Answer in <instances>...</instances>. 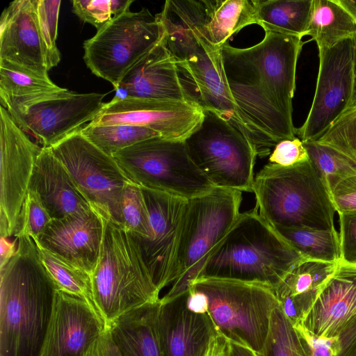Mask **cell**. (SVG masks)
<instances>
[{
  "label": "cell",
  "instance_id": "836d02e7",
  "mask_svg": "<svg viewBox=\"0 0 356 356\" xmlns=\"http://www.w3.org/2000/svg\"><path fill=\"white\" fill-rule=\"evenodd\" d=\"M302 142L310 163L325 183L330 193L339 181L356 175V163L343 154L316 140Z\"/></svg>",
  "mask_w": 356,
  "mask_h": 356
},
{
  "label": "cell",
  "instance_id": "ab89813d",
  "mask_svg": "<svg viewBox=\"0 0 356 356\" xmlns=\"http://www.w3.org/2000/svg\"><path fill=\"white\" fill-rule=\"evenodd\" d=\"M52 218L38 196L29 191L20 211L13 236H29L37 239L51 222Z\"/></svg>",
  "mask_w": 356,
  "mask_h": 356
},
{
  "label": "cell",
  "instance_id": "9c48e42d",
  "mask_svg": "<svg viewBox=\"0 0 356 356\" xmlns=\"http://www.w3.org/2000/svg\"><path fill=\"white\" fill-rule=\"evenodd\" d=\"M203 113L184 140L192 161L214 186L252 193L256 147L227 120L209 111Z\"/></svg>",
  "mask_w": 356,
  "mask_h": 356
},
{
  "label": "cell",
  "instance_id": "5b68a950",
  "mask_svg": "<svg viewBox=\"0 0 356 356\" xmlns=\"http://www.w3.org/2000/svg\"><path fill=\"white\" fill-rule=\"evenodd\" d=\"M255 208L273 227L334 230L330 191L309 160L291 167L267 163L255 174Z\"/></svg>",
  "mask_w": 356,
  "mask_h": 356
},
{
  "label": "cell",
  "instance_id": "5bb4252c",
  "mask_svg": "<svg viewBox=\"0 0 356 356\" xmlns=\"http://www.w3.org/2000/svg\"><path fill=\"white\" fill-rule=\"evenodd\" d=\"M319 66L311 108L296 129L302 141L318 140L349 108L353 90L352 38L318 49Z\"/></svg>",
  "mask_w": 356,
  "mask_h": 356
},
{
  "label": "cell",
  "instance_id": "6da1fadb",
  "mask_svg": "<svg viewBox=\"0 0 356 356\" xmlns=\"http://www.w3.org/2000/svg\"><path fill=\"white\" fill-rule=\"evenodd\" d=\"M301 38L265 32L248 48H221L227 86L259 156L277 143L296 137L292 100Z\"/></svg>",
  "mask_w": 356,
  "mask_h": 356
},
{
  "label": "cell",
  "instance_id": "ac0fdd59",
  "mask_svg": "<svg viewBox=\"0 0 356 356\" xmlns=\"http://www.w3.org/2000/svg\"><path fill=\"white\" fill-rule=\"evenodd\" d=\"M105 330L94 305L58 290L40 356H86Z\"/></svg>",
  "mask_w": 356,
  "mask_h": 356
},
{
  "label": "cell",
  "instance_id": "4dcf8cb0",
  "mask_svg": "<svg viewBox=\"0 0 356 356\" xmlns=\"http://www.w3.org/2000/svg\"><path fill=\"white\" fill-rule=\"evenodd\" d=\"M63 88L48 74L0 60V100L51 93Z\"/></svg>",
  "mask_w": 356,
  "mask_h": 356
},
{
  "label": "cell",
  "instance_id": "9a60e30c",
  "mask_svg": "<svg viewBox=\"0 0 356 356\" xmlns=\"http://www.w3.org/2000/svg\"><path fill=\"white\" fill-rule=\"evenodd\" d=\"M42 147L32 141L0 106V235L14 234Z\"/></svg>",
  "mask_w": 356,
  "mask_h": 356
},
{
  "label": "cell",
  "instance_id": "8fae6325",
  "mask_svg": "<svg viewBox=\"0 0 356 356\" xmlns=\"http://www.w3.org/2000/svg\"><path fill=\"white\" fill-rule=\"evenodd\" d=\"M158 17L143 8L128 10L112 19L83 42V60L91 72L114 89L130 70L163 38Z\"/></svg>",
  "mask_w": 356,
  "mask_h": 356
},
{
  "label": "cell",
  "instance_id": "7c38bea8",
  "mask_svg": "<svg viewBox=\"0 0 356 356\" xmlns=\"http://www.w3.org/2000/svg\"><path fill=\"white\" fill-rule=\"evenodd\" d=\"M105 95L63 88L0 102L22 130L42 147H51L90 123L104 106Z\"/></svg>",
  "mask_w": 356,
  "mask_h": 356
},
{
  "label": "cell",
  "instance_id": "816d5d0a",
  "mask_svg": "<svg viewBox=\"0 0 356 356\" xmlns=\"http://www.w3.org/2000/svg\"><path fill=\"white\" fill-rule=\"evenodd\" d=\"M356 21V0H337Z\"/></svg>",
  "mask_w": 356,
  "mask_h": 356
},
{
  "label": "cell",
  "instance_id": "e575fe53",
  "mask_svg": "<svg viewBox=\"0 0 356 356\" xmlns=\"http://www.w3.org/2000/svg\"><path fill=\"white\" fill-rule=\"evenodd\" d=\"M258 355L309 356L298 332L280 305L271 314L266 341Z\"/></svg>",
  "mask_w": 356,
  "mask_h": 356
},
{
  "label": "cell",
  "instance_id": "d4e9b609",
  "mask_svg": "<svg viewBox=\"0 0 356 356\" xmlns=\"http://www.w3.org/2000/svg\"><path fill=\"white\" fill-rule=\"evenodd\" d=\"M337 265L304 259L274 289L281 309L293 325L312 307Z\"/></svg>",
  "mask_w": 356,
  "mask_h": 356
},
{
  "label": "cell",
  "instance_id": "f907efd6",
  "mask_svg": "<svg viewBox=\"0 0 356 356\" xmlns=\"http://www.w3.org/2000/svg\"><path fill=\"white\" fill-rule=\"evenodd\" d=\"M353 90L349 108L356 106V34L353 37Z\"/></svg>",
  "mask_w": 356,
  "mask_h": 356
},
{
  "label": "cell",
  "instance_id": "f5cc1de1",
  "mask_svg": "<svg viewBox=\"0 0 356 356\" xmlns=\"http://www.w3.org/2000/svg\"><path fill=\"white\" fill-rule=\"evenodd\" d=\"M355 356H356V354H355Z\"/></svg>",
  "mask_w": 356,
  "mask_h": 356
},
{
  "label": "cell",
  "instance_id": "3957f363",
  "mask_svg": "<svg viewBox=\"0 0 356 356\" xmlns=\"http://www.w3.org/2000/svg\"><path fill=\"white\" fill-rule=\"evenodd\" d=\"M15 238L16 253L0 268V356H40L58 289L33 239Z\"/></svg>",
  "mask_w": 356,
  "mask_h": 356
},
{
  "label": "cell",
  "instance_id": "b9f144b4",
  "mask_svg": "<svg viewBox=\"0 0 356 356\" xmlns=\"http://www.w3.org/2000/svg\"><path fill=\"white\" fill-rule=\"evenodd\" d=\"M341 261L356 265V211L339 214Z\"/></svg>",
  "mask_w": 356,
  "mask_h": 356
},
{
  "label": "cell",
  "instance_id": "1f68e13d",
  "mask_svg": "<svg viewBox=\"0 0 356 356\" xmlns=\"http://www.w3.org/2000/svg\"><path fill=\"white\" fill-rule=\"evenodd\" d=\"M80 131L96 147L112 156L142 140L161 136L148 128L127 124L93 126L88 124L80 129Z\"/></svg>",
  "mask_w": 356,
  "mask_h": 356
},
{
  "label": "cell",
  "instance_id": "74e56055",
  "mask_svg": "<svg viewBox=\"0 0 356 356\" xmlns=\"http://www.w3.org/2000/svg\"><path fill=\"white\" fill-rule=\"evenodd\" d=\"M38 27L45 47L49 70L60 60L56 45L58 22L61 1L59 0H34Z\"/></svg>",
  "mask_w": 356,
  "mask_h": 356
},
{
  "label": "cell",
  "instance_id": "f6af8a7d",
  "mask_svg": "<svg viewBox=\"0 0 356 356\" xmlns=\"http://www.w3.org/2000/svg\"><path fill=\"white\" fill-rule=\"evenodd\" d=\"M86 356H124L114 342L110 330H106L89 348Z\"/></svg>",
  "mask_w": 356,
  "mask_h": 356
},
{
  "label": "cell",
  "instance_id": "f546056e",
  "mask_svg": "<svg viewBox=\"0 0 356 356\" xmlns=\"http://www.w3.org/2000/svg\"><path fill=\"white\" fill-rule=\"evenodd\" d=\"M273 228L304 259L336 264L341 261L340 240L336 229Z\"/></svg>",
  "mask_w": 356,
  "mask_h": 356
},
{
  "label": "cell",
  "instance_id": "2e32d148",
  "mask_svg": "<svg viewBox=\"0 0 356 356\" xmlns=\"http://www.w3.org/2000/svg\"><path fill=\"white\" fill-rule=\"evenodd\" d=\"M203 116V110L190 102L114 97L88 124L143 127L163 138L184 140L200 125Z\"/></svg>",
  "mask_w": 356,
  "mask_h": 356
},
{
  "label": "cell",
  "instance_id": "ffe728a7",
  "mask_svg": "<svg viewBox=\"0 0 356 356\" xmlns=\"http://www.w3.org/2000/svg\"><path fill=\"white\" fill-rule=\"evenodd\" d=\"M356 320V265L340 261L314 303L296 324L317 337L332 338Z\"/></svg>",
  "mask_w": 356,
  "mask_h": 356
},
{
  "label": "cell",
  "instance_id": "8992f818",
  "mask_svg": "<svg viewBox=\"0 0 356 356\" xmlns=\"http://www.w3.org/2000/svg\"><path fill=\"white\" fill-rule=\"evenodd\" d=\"M92 300L106 327L122 315L160 300L139 248L122 226L105 220L97 265L90 275Z\"/></svg>",
  "mask_w": 356,
  "mask_h": 356
},
{
  "label": "cell",
  "instance_id": "f35d334b",
  "mask_svg": "<svg viewBox=\"0 0 356 356\" xmlns=\"http://www.w3.org/2000/svg\"><path fill=\"white\" fill-rule=\"evenodd\" d=\"M133 0H73V12L97 31L112 19L129 10Z\"/></svg>",
  "mask_w": 356,
  "mask_h": 356
},
{
  "label": "cell",
  "instance_id": "d590c367",
  "mask_svg": "<svg viewBox=\"0 0 356 356\" xmlns=\"http://www.w3.org/2000/svg\"><path fill=\"white\" fill-rule=\"evenodd\" d=\"M122 226L131 235L147 238L150 235L149 216L142 188L129 181L121 198Z\"/></svg>",
  "mask_w": 356,
  "mask_h": 356
},
{
  "label": "cell",
  "instance_id": "277c9868",
  "mask_svg": "<svg viewBox=\"0 0 356 356\" xmlns=\"http://www.w3.org/2000/svg\"><path fill=\"white\" fill-rule=\"evenodd\" d=\"M302 259L254 207L240 213L198 277L257 282L275 289Z\"/></svg>",
  "mask_w": 356,
  "mask_h": 356
},
{
  "label": "cell",
  "instance_id": "603a6c76",
  "mask_svg": "<svg viewBox=\"0 0 356 356\" xmlns=\"http://www.w3.org/2000/svg\"><path fill=\"white\" fill-rule=\"evenodd\" d=\"M115 90L114 97L122 99L131 97L189 102L179 82L175 62L166 46L164 35L130 69Z\"/></svg>",
  "mask_w": 356,
  "mask_h": 356
},
{
  "label": "cell",
  "instance_id": "ee69618b",
  "mask_svg": "<svg viewBox=\"0 0 356 356\" xmlns=\"http://www.w3.org/2000/svg\"><path fill=\"white\" fill-rule=\"evenodd\" d=\"M301 337L309 356H336L337 337H317L308 332L299 324L293 325Z\"/></svg>",
  "mask_w": 356,
  "mask_h": 356
},
{
  "label": "cell",
  "instance_id": "484cf974",
  "mask_svg": "<svg viewBox=\"0 0 356 356\" xmlns=\"http://www.w3.org/2000/svg\"><path fill=\"white\" fill-rule=\"evenodd\" d=\"M159 307L160 300L145 305L107 327L124 356H163L158 329Z\"/></svg>",
  "mask_w": 356,
  "mask_h": 356
},
{
  "label": "cell",
  "instance_id": "d6986e66",
  "mask_svg": "<svg viewBox=\"0 0 356 356\" xmlns=\"http://www.w3.org/2000/svg\"><path fill=\"white\" fill-rule=\"evenodd\" d=\"M105 220L92 207L52 220L35 240L36 245L87 272L99 256Z\"/></svg>",
  "mask_w": 356,
  "mask_h": 356
},
{
  "label": "cell",
  "instance_id": "bcb514c9",
  "mask_svg": "<svg viewBox=\"0 0 356 356\" xmlns=\"http://www.w3.org/2000/svg\"><path fill=\"white\" fill-rule=\"evenodd\" d=\"M187 307L190 311L196 314L208 313L209 303L207 296L201 291L189 286Z\"/></svg>",
  "mask_w": 356,
  "mask_h": 356
},
{
  "label": "cell",
  "instance_id": "681fc988",
  "mask_svg": "<svg viewBox=\"0 0 356 356\" xmlns=\"http://www.w3.org/2000/svg\"><path fill=\"white\" fill-rule=\"evenodd\" d=\"M229 356H259L258 354L243 346L230 342Z\"/></svg>",
  "mask_w": 356,
  "mask_h": 356
},
{
  "label": "cell",
  "instance_id": "52a82bcc",
  "mask_svg": "<svg viewBox=\"0 0 356 356\" xmlns=\"http://www.w3.org/2000/svg\"><path fill=\"white\" fill-rule=\"evenodd\" d=\"M243 192L215 187L188 200L168 292L160 299L166 303L186 292L197 278L211 253L240 214Z\"/></svg>",
  "mask_w": 356,
  "mask_h": 356
},
{
  "label": "cell",
  "instance_id": "44dd1931",
  "mask_svg": "<svg viewBox=\"0 0 356 356\" xmlns=\"http://www.w3.org/2000/svg\"><path fill=\"white\" fill-rule=\"evenodd\" d=\"M0 22V60L48 74L34 0L12 1L2 12Z\"/></svg>",
  "mask_w": 356,
  "mask_h": 356
},
{
  "label": "cell",
  "instance_id": "7402d4cb",
  "mask_svg": "<svg viewBox=\"0 0 356 356\" xmlns=\"http://www.w3.org/2000/svg\"><path fill=\"white\" fill-rule=\"evenodd\" d=\"M187 297L188 290L160 303L158 329L163 356H204L216 331L208 313L188 309Z\"/></svg>",
  "mask_w": 356,
  "mask_h": 356
},
{
  "label": "cell",
  "instance_id": "7bdbcfd3",
  "mask_svg": "<svg viewBox=\"0 0 356 356\" xmlns=\"http://www.w3.org/2000/svg\"><path fill=\"white\" fill-rule=\"evenodd\" d=\"M330 195L339 214L356 211V175L339 181L330 191Z\"/></svg>",
  "mask_w": 356,
  "mask_h": 356
},
{
  "label": "cell",
  "instance_id": "c3c4849f",
  "mask_svg": "<svg viewBox=\"0 0 356 356\" xmlns=\"http://www.w3.org/2000/svg\"><path fill=\"white\" fill-rule=\"evenodd\" d=\"M0 245V268H1L16 253L17 250V239L15 238L11 242L8 238L1 237Z\"/></svg>",
  "mask_w": 356,
  "mask_h": 356
},
{
  "label": "cell",
  "instance_id": "f1b7e54d",
  "mask_svg": "<svg viewBox=\"0 0 356 356\" xmlns=\"http://www.w3.org/2000/svg\"><path fill=\"white\" fill-rule=\"evenodd\" d=\"M210 40L221 49L233 35L255 24L253 0H206Z\"/></svg>",
  "mask_w": 356,
  "mask_h": 356
},
{
  "label": "cell",
  "instance_id": "4316f807",
  "mask_svg": "<svg viewBox=\"0 0 356 356\" xmlns=\"http://www.w3.org/2000/svg\"><path fill=\"white\" fill-rule=\"evenodd\" d=\"M313 0H253L255 24L265 32L307 35Z\"/></svg>",
  "mask_w": 356,
  "mask_h": 356
},
{
  "label": "cell",
  "instance_id": "60d3db41",
  "mask_svg": "<svg viewBox=\"0 0 356 356\" xmlns=\"http://www.w3.org/2000/svg\"><path fill=\"white\" fill-rule=\"evenodd\" d=\"M309 160L303 142L298 137H295L277 143L269 156L268 163L282 167H291Z\"/></svg>",
  "mask_w": 356,
  "mask_h": 356
},
{
  "label": "cell",
  "instance_id": "8d00e7d4",
  "mask_svg": "<svg viewBox=\"0 0 356 356\" xmlns=\"http://www.w3.org/2000/svg\"><path fill=\"white\" fill-rule=\"evenodd\" d=\"M316 141L356 163V106L348 108Z\"/></svg>",
  "mask_w": 356,
  "mask_h": 356
},
{
  "label": "cell",
  "instance_id": "d6a6232c",
  "mask_svg": "<svg viewBox=\"0 0 356 356\" xmlns=\"http://www.w3.org/2000/svg\"><path fill=\"white\" fill-rule=\"evenodd\" d=\"M36 246L40 259L58 289L94 305L90 275L44 248Z\"/></svg>",
  "mask_w": 356,
  "mask_h": 356
},
{
  "label": "cell",
  "instance_id": "30bf717a",
  "mask_svg": "<svg viewBox=\"0 0 356 356\" xmlns=\"http://www.w3.org/2000/svg\"><path fill=\"white\" fill-rule=\"evenodd\" d=\"M113 157L127 178L143 188L190 200L216 187L192 161L184 140L154 137Z\"/></svg>",
  "mask_w": 356,
  "mask_h": 356
},
{
  "label": "cell",
  "instance_id": "83f0119b",
  "mask_svg": "<svg viewBox=\"0 0 356 356\" xmlns=\"http://www.w3.org/2000/svg\"><path fill=\"white\" fill-rule=\"evenodd\" d=\"M356 34V21L337 0H313L307 35L318 49L332 47Z\"/></svg>",
  "mask_w": 356,
  "mask_h": 356
},
{
  "label": "cell",
  "instance_id": "7a4b0ae2",
  "mask_svg": "<svg viewBox=\"0 0 356 356\" xmlns=\"http://www.w3.org/2000/svg\"><path fill=\"white\" fill-rule=\"evenodd\" d=\"M156 15L188 101L216 113L248 136L227 86L221 49L209 35L206 0H168Z\"/></svg>",
  "mask_w": 356,
  "mask_h": 356
},
{
  "label": "cell",
  "instance_id": "7dc6e473",
  "mask_svg": "<svg viewBox=\"0 0 356 356\" xmlns=\"http://www.w3.org/2000/svg\"><path fill=\"white\" fill-rule=\"evenodd\" d=\"M229 348L230 341L216 330L204 356H229Z\"/></svg>",
  "mask_w": 356,
  "mask_h": 356
},
{
  "label": "cell",
  "instance_id": "cb8c5ba5",
  "mask_svg": "<svg viewBox=\"0 0 356 356\" xmlns=\"http://www.w3.org/2000/svg\"><path fill=\"white\" fill-rule=\"evenodd\" d=\"M29 190L37 194L52 220L91 207L50 147L42 148L35 164Z\"/></svg>",
  "mask_w": 356,
  "mask_h": 356
},
{
  "label": "cell",
  "instance_id": "ba28073f",
  "mask_svg": "<svg viewBox=\"0 0 356 356\" xmlns=\"http://www.w3.org/2000/svg\"><path fill=\"white\" fill-rule=\"evenodd\" d=\"M189 286L207 297L208 314L216 330L231 343L257 354L268 337L271 314L279 306L274 289L267 284L200 277Z\"/></svg>",
  "mask_w": 356,
  "mask_h": 356
},
{
  "label": "cell",
  "instance_id": "4fadbf2b",
  "mask_svg": "<svg viewBox=\"0 0 356 356\" xmlns=\"http://www.w3.org/2000/svg\"><path fill=\"white\" fill-rule=\"evenodd\" d=\"M90 205L104 219L122 226L121 198L130 180L112 156L77 130L50 147Z\"/></svg>",
  "mask_w": 356,
  "mask_h": 356
},
{
  "label": "cell",
  "instance_id": "e0dca14e",
  "mask_svg": "<svg viewBox=\"0 0 356 356\" xmlns=\"http://www.w3.org/2000/svg\"><path fill=\"white\" fill-rule=\"evenodd\" d=\"M142 188L147 207L150 235H131L158 290L170 284L184 213L188 200Z\"/></svg>",
  "mask_w": 356,
  "mask_h": 356
}]
</instances>
